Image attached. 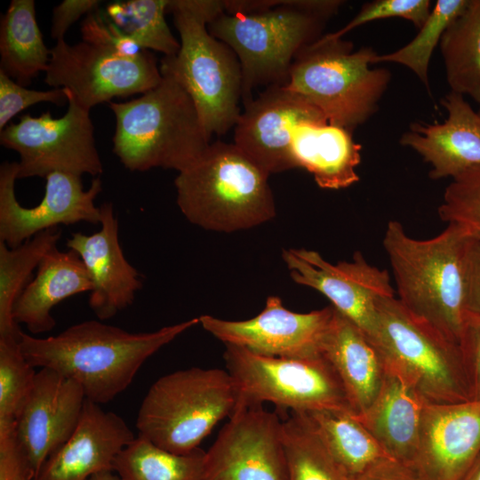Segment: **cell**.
Here are the masks:
<instances>
[{"mask_svg":"<svg viewBox=\"0 0 480 480\" xmlns=\"http://www.w3.org/2000/svg\"><path fill=\"white\" fill-rule=\"evenodd\" d=\"M92 283L80 256L73 250L57 246L41 260L36 276L17 299L13 319L25 324L32 334L52 330L56 324L52 308L74 295L91 292Z\"/></svg>","mask_w":480,"mask_h":480,"instance_id":"d4e9b609","label":"cell"},{"mask_svg":"<svg viewBox=\"0 0 480 480\" xmlns=\"http://www.w3.org/2000/svg\"><path fill=\"white\" fill-rule=\"evenodd\" d=\"M41 102L62 106L68 103V91L65 88L47 91L28 89L0 71V131L17 114Z\"/></svg>","mask_w":480,"mask_h":480,"instance_id":"74e56055","label":"cell"},{"mask_svg":"<svg viewBox=\"0 0 480 480\" xmlns=\"http://www.w3.org/2000/svg\"><path fill=\"white\" fill-rule=\"evenodd\" d=\"M320 351L338 373L355 415L362 414L374 400L385 376L387 361L380 348L333 308Z\"/></svg>","mask_w":480,"mask_h":480,"instance_id":"cb8c5ba5","label":"cell"},{"mask_svg":"<svg viewBox=\"0 0 480 480\" xmlns=\"http://www.w3.org/2000/svg\"><path fill=\"white\" fill-rule=\"evenodd\" d=\"M198 324L195 317L155 332H130L89 320L46 338L21 331L20 346L32 366L49 368L75 380L87 400L102 404L130 386L148 358Z\"/></svg>","mask_w":480,"mask_h":480,"instance_id":"6da1fadb","label":"cell"},{"mask_svg":"<svg viewBox=\"0 0 480 480\" xmlns=\"http://www.w3.org/2000/svg\"><path fill=\"white\" fill-rule=\"evenodd\" d=\"M352 49L350 42L321 36L297 54L285 85L350 133L377 111L391 76L370 68L378 56L372 48Z\"/></svg>","mask_w":480,"mask_h":480,"instance_id":"ba28073f","label":"cell"},{"mask_svg":"<svg viewBox=\"0 0 480 480\" xmlns=\"http://www.w3.org/2000/svg\"><path fill=\"white\" fill-rule=\"evenodd\" d=\"M288 480H346L316 435L306 412L283 419Z\"/></svg>","mask_w":480,"mask_h":480,"instance_id":"d6a6232c","label":"cell"},{"mask_svg":"<svg viewBox=\"0 0 480 480\" xmlns=\"http://www.w3.org/2000/svg\"><path fill=\"white\" fill-rule=\"evenodd\" d=\"M347 480H420L412 466L388 456L382 457Z\"/></svg>","mask_w":480,"mask_h":480,"instance_id":"ee69618b","label":"cell"},{"mask_svg":"<svg viewBox=\"0 0 480 480\" xmlns=\"http://www.w3.org/2000/svg\"><path fill=\"white\" fill-rule=\"evenodd\" d=\"M36 372L22 354L19 336H0V428L15 426Z\"/></svg>","mask_w":480,"mask_h":480,"instance_id":"e575fe53","label":"cell"},{"mask_svg":"<svg viewBox=\"0 0 480 480\" xmlns=\"http://www.w3.org/2000/svg\"><path fill=\"white\" fill-rule=\"evenodd\" d=\"M465 310L480 316V242L471 237L465 250Z\"/></svg>","mask_w":480,"mask_h":480,"instance_id":"7bdbcfd3","label":"cell"},{"mask_svg":"<svg viewBox=\"0 0 480 480\" xmlns=\"http://www.w3.org/2000/svg\"><path fill=\"white\" fill-rule=\"evenodd\" d=\"M160 68L154 54L144 50L124 57L108 49L82 41L65 39L51 49L44 83L68 89L87 109L117 97L142 94L159 84Z\"/></svg>","mask_w":480,"mask_h":480,"instance_id":"7c38bea8","label":"cell"},{"mask_svg":"<svg viewBox=\"0 0 480 480\" xmlns=\"http://www.w3.org/2000/svg\"><path fill=\"white\" fill-rule=\"evenodd\" d=\"M459 346L463 357L471 399L480 400V316L465 313Z\"/></svg>","mask_w":480,"mask_h":480,"instance_id":"ab89813d","label":"cell"},{"mask_svg":"<svg viewBox=\"0 0 480 480\" xmlns=\"http://www.w3.org/2000/svg\"><path fill=\"white\" fill-rule=\"evenodd\" d=\"M471 97L480 105V89L472 93ZM478 114L480 115V109Z\"/></svg>","mask_w":480,"mask_h":480,"instance_id":"7dc6e473","label":"cell"},{"mask_svg":"<svg viewBox=\"0 0 480 480\" xmlns=\"http://www.w3.org/2000/svg\"><path fill=\"white\" fill-rule=\"evenodd\" d=\"M0 480H34L28 459L15 432V426L0 428Z\"/></svg>","mask_w":480,"mask_h":480,"instance_id":"60d3db41","label":"cell"},{"mask_svg":"<svg viewBox=\"0 0 480 480\" xmlns=\"http://www.w3.org/2000/svg\"><path fill=\"white\" fill-rule=\"evenodd\" d=\"M86 397L73 380L40 368L34 386L15 421L17 438L34 474L75 430Z\"/></svg>","mask_w":480,"mask_h":480,"instance_id":"ac0fdd59","label":"cell"},{"mask_svg":"<svg viewBox=\"0 0 480 480\" xmlns=\"http://www.w3.org/2000/svg\"><path fill=\"white\" fill-rule=\"evenodd\" d=\"M442 105L448 112L444 123L412 124L400 140L431 165L435 180L480 167V115L457 92L448 93Z\"/></svg>","mask_w":480,"mask_h":480,"instance_id":"7402d4cb","label":"cell"},{"mask_svg":"<svg viewBox=\"0 0 480 480\" xmlns=\"http://www.w3.org/2000/svg\"><path fill=\"white\" fill-rule=\"evenodd\" d=\"M100 209V230L91 235L73 233L66 244L80 256L91 277L90 308L100 320H107L132 304L142 281L122 251L112 203L106 202Z\"/></svg>","mask_w":480,"mask_h":480,"instance_id":"ffe728a7","label":"cell"},{"mask_svg":"<svg viewBox=\"0 0 480 480\" xmlns=\"http://www.w3.org/2000/svg\"><path fill=\"white\" fill-rule=\"evenodd\" d=\"M228 372L238 394L237 405L268 402L289 412H354L342 382L322 352L303 357L260 355L225 344Z\"/></svg>","mask_w":480,"mask_h":480,"instance_id":"9c48e42d","label":"cell"},{"mask_svg":"<svg viewBox=\"0 0 480 480\" xmlns=\"http://www.w3.org/2000/svg\"><path fill=\"white\" fill-rule=\"evenodd\" d=\"M306 413L346 480L388 456L355 414L333 410Z\"/></svg>","mask_w":480,"mask_h":480,"instance_id":"83f0119b","label":"cell"},{"mask_svg":"<svg viewBox=\"0 0 480 480\" xmlns=\"http://www.w3.org/2000/svg\"><path fill=\"white\" fill-rule=\"evenodd\" d=\"M440 219L480 242V167L452 179L438 208Z\"/></svg>","mask_w":480,"mask_h":480,"instance_id":"d590c367","label":"cell"},{"mask_svg":"<svg viewBox=\"0 0 480 480\" xmlns=\"http://www.w3.org/2000/svg\"><path fill=\"white\" fill-rule=\"evenodd\" d=\"M283 419L262 405L236 406L205 452L204 480H288Z\"/></svg>","mask_w":480,"mask_h":480,"instance_id":"4fadbf2b","label":"cell"},{"mask_svg":"<svg viewBox=\"0 0 480 480\" xmlns=\"http://www.w3.org/2000/svg\"><path fill=\"white\" fill-rule=\"evenodd\" d=\"M204 460L200 448L178 454L138 436L117 456L114 471L121 480H204Z\"/></svg>","mask_w":480,"mask_h":480,"instance_id":"f546056e","label":"cell"},{"mask_svg":"<svg viewBox=\"0 0 480 480\" xmlns=\"http://www.w3.org/2000/svg\"><path fill=\"white\" fill-rule=\"evenodd\" d=\"M360 144L347 130L305 123L292 132L291 150L297 168L310 172L321 188L340 189L358 181Z\"/></svg>","mask_w":480,"mask_h":480,"instance_id":"484cf974","label":"cell"},{"mask_svg":"<svg viewBox=\"0 0 480 480\" xmlns=\"http://www.w3.org/2000/svg\"><path fill=\"white\" fill-rule=\"evenodd\" d=\"M238 394L227 370L192 367L168 373L148 390L138 411L141 436L169 452L186 454L218 422L230 417Z\"/></svg>","mask_w":480,"mask_h":480,"instance_id":"52a82bcc","label":"cell"},{"mask_svg":"<svg viewBox=\"0 0 480 480\" xmlns=\"http://www.w3.org/2000/svg\"><path fill=\"white\" fill-rule=\"evenodd\" d=\"M305 123L327 124L328 121L299 93L282 85L268 86L244 104L234 126V144L269 174L294 169L292 132Z\"/></svg>","mask_w":480,"mask_h":480,"instance_id":"2e32d148","label":"cell"},{"mask_svg":"<svg viewBox=\"0 0 480 480\" xmlns=\"http://www.w3.org/2000/svg\"><path fill=\"white\" fill-rule=\"evenodd\" d=\"M270 174L235 144L216 140L174 180L186 219L206 230L230 233L276 216Z\"/></svg>","mask_w":480,"mask_h":480,"instance_id":"8992f818","label":"cell"},{"mask_svg":"<svg viewBox=\"0 0 480 480\" xmlns=\"http://www.w3.org/2000/svg\"><path fill=\"white\" fill-rule=\"evenodd\" d=\"M61 236L59 228L36 234L22 244L10 248L0 241V336H19L21 330L13 319L14 304L28 284L35 268Z\"/></svg>","mask_w":480,"mask_h":480,"instance_id":"f1b7e54d","label":"cell"},{"mask_svg":"<svg viewBox=\"0 0 480 480\" xmlns=\"http://www.w3.org/2000/svg\"><path fill=\"white\" fill-rule=\"evenodd\" d=\"M428 0H378L363 6L353 20L340 30L323 36L325 39H339L353 28L376 20L399 17L412 21L419 29L430 14Z\"/></svg>","mask_w":480,"mask_h":480,"instance_id":"8d00e7d4","label":"cell"},{"mask_svg":"<svg viewBox=\"0 0 480 480\" xmlns=\"http://www.w3.org/2000/svg\"><path fill=\"white\" fill-rule=\"evenodd\" d=\"M17 162H4L0 167V241L15 248L36 234L59 225L78 222L100 224V209L95 199L102 190L99 177L84 189L81 176L54 172L45 177L42 201L31 208L23 207L15 196Z\"/></svg>","mask_w":480,"mask_h":480,"instance_id":"9a60e30c","label":"cell"},{"mask_svg":"<svg viewBox=\"0 0 480 480\" xmlns=\"http://www.w3.org/2000/svg\"><path fill=\"white\" fill-rule=\"evenodd\" d=\"M224 11L223 1L169 0L180 47L164 56L160 72L172 76L189 94L211 140L234 128L240 114L243 76L239 59L208 30V24Z\"/></svg>","mask_w":480,"mask_h":480,"instance_id":"277c9868","label":"cell"},{"mask_svg":"<svg viewBox=\"0 0 480 480\" xmlns=\"http://www.w3.org/2000/svg\"><path fill=\"white\" fill-rule=\"evenodd\" d=\"M480 454V400L427 404L412 463L420 480H460Z\"/></svg>","mask_w":480,"mask_h":480,"instance_id":"d6986e66","label":"cell"},{"mask_svg":"<svg viewBox=\"0 0 480 480\" xmlns=\"http://www.w3.org/2000/svg\"><path fill=\"white\" fill-rule=\"evenodd\" d=\"M224 11L208 24L212 36L237 55L243 76L242 102L259 86L289 81L297 54L316 41L340 1H223Z\"/></svg>","mask_w":480,"mask_h":480,"instance_id":"7a4b0ae2","label":"cell"},{"mask_svg":"<svg viewBox=\"0 0 480 480\" xmlns=\"http://www.w3.org/2000/svg\"><path fill=\"white\" fill-rule=\"evenodd\" d=\"M98 0H64L52 9L51 37L59 41L64 39L68 28L83 15L99 9Z\"/></svg>","mask_w":480,"mask_h":480,"instance_id":"b9f144b4","label":"cell"},{"mask_svg":"<svg viewBox=\"0 0 480 480\" xmlns=\"http://www.w3.org/2000/svg\"><path fill=\"white\" fill-rule=\"evenodd\" d=\"M460 480H480V454L474 460Z\"/></svg>","mask_w":480,"mask_h":480,"instance_id":"f6af8a7d","label":"cell"},{"mask_svg":"<svg viewBox=\"0 0 480 480\" xmlns=\"http://www.w3.org/2000/svg\"><path fill=\"white\" fill-rule=\"evenodd\" d=\"M67 91L68 110L62 116L54 118L50 111L26 114L1 130V145L20 156L18 179L45 178L54 172L97 178L103 172L90 109Z\"/></svg>","mask_w":480,"mask_h":480,"instance_id":"8fae6325","label":"cell"},{"mask_svg":"<svg viewBox=\"0 0 480 480\" xmlns=\"http://www.w3.org/2000/svg\"><path fill=\"white\" fill-rule=\"evenodd\" d=\"M333 313V307L308 313L287 309L277 296H269L256 316L229 321L204 315L202 327L224 344L279 357H303L320 351V343Z\"/></svg>","mask_w":480,"mask_h":480,"instance_id":"e0dca14e","label":"cell"},{"mask_svg":"<svg viewBox=\"0 0 480 480\" xmlns=\"http://www.w3.org/2000/svg\"><path fill=\"white\" fill-rule=\"evenodd\" d=\"M155 88L128 101L108 104L115 115L113 152L132 172L183 171L210 145L189 94L161 73Z\"/></svg>","mask_w":480,"mask_h":480,"instance_id":"5b68a950","label":"cell"},{"mask_svg":"<svg viewBox=\"0 0 480 480\" xmlns=\"http://www.w3.org/2000/svg\"><path fill=\"white\" fill-rule=\"evenodd\" d=\"M51 50L36 19L34 0H12L0 22V71L25 86L47 70Z\"/></svg>","mask_w":480,"mask_h":480,"instance_id":"4316f807","label":"cell"},{"mask_svg":"<svg viewBox=\"0 0 480 480\" xmlns=\"http://www.w3.org/2000/svg\"><path fill=\"white\" fill-rule=\"evenodd\" d=\"M470 236L448 224L428 239L410 236L390 220L383 247L391 265L399 302L459 344L465 317V250Z\"/></svg>","mask_w":480,"mask_h":480,"instance_id":"3957f363","label":"cell"},{"mask_svg":"<svg viewBox=\"0 0 480 480\" xmlns=\"http://www.w3.org/2000/svg\"><path fill=\"white\" fill-rule=\"evenodd\" d=\"M88 480H121L115 471L101 472L91 476Z\"/></svg>","mask_w":480,"mask_h":480,"instance_id":"bcb514c9","label":"cell"},{"mask_svg":"<svg viewBox=\"0 0 480 480\" xmlns=\"http://www.w3.org/2000/svg\"><path fill=\"white\" fill-rule=\"evenodd\" d=\"M468 0H438L417 36L396 52L378 55L375 62H396L412 69L429 92L428 69L435 47L447 28L463 12Z\"/></svg>","mask_w":480,"mask_h":480,"instance_id":"836d02e7","label":"cell"},{"mask_svg":"<svg viewBox=\"0 0 480 480\" xmlns=\"http://www.w3.org/2000/svg\"><path fill=\"white\" fill-rule=\"evenodd\" d=\"M81 36L83 41L124 57H134L144 51L108 21L100 8L85 16L81 25Z\"/></svg>","mask_w":480,"mask_h":480,"instance_id":"f35d334b","label":"cell"},{"mask_svg":"<svg viewBox=\"0 0 480 480\" xmlns=\"http://www.w3.org/2000/svg\"><path fill=\"white\" fill-rule=\"evenodd\" d=\"M427 404L412 383L387 362L378 394L356 417L388 457L412 466Z\"/></svg>","mask_w":480,"mask_h":480,"instance_id":"603a6c76","label":"cell"},{"mask_svg":"<svg viewBox=\"0 0 480 480\" xmlns=\"http://www.w3.org/2000/svg\"><path fill=\"white\" fill-rule=\"evenodd\" d=\"M375 342L428 404L471 400L459 344L409 312L395 297L378 305Z\"/></svg>","mask_w":480,"mask_h":480,"instance_id":"30bf717a","label":"cell"},{"mask_svg":"<svg viewBox=\"0 0 480 480\" xmlns=\"http://www.w3.org/2000/svg\"><path fill=\"white\" fill-rule=\"evenodd\" d=\"M134 438L119 415L86 399L75 430L45 460L35 480H88L114 471L117 456Z\"/></svg>","mask_w":480,"mask_h":480,"instance_id":"44dd1931","label":"cell"},{"mask_svg":"<svg viewBox=\"0 0 480 480\" xmlns=\"http://www.w3.org/2000/svg\"><path fill=\"white\" fill-rule=\"evenodd\" d=\"M282 257L296 284L324 294L337 311L375 341L379 302L395 297L386 269L371 265L361 252L354 253L350 261L337 264L307 249H284Z\"/></svg>","mask_w":480,"mask_h":480,"instance_id":"5bb4252c","label":"cell"},{"mask_svg":"<svg viewBox=\"0 0 480 480\" xmlns=\"http://www.w3.org/2000/svg\"><path fill=\"white\" fill-rule=\"evenodd\" d=\"M440 42L451 92L471 96L480 89V0H468Z\"/></svg>","mask_w":480,"mask_h":480,"instance_id":"4dcf8cb0","label":"cell"},{"mask_svg":"<svg viewBox=\"0 0 480 480\" xmlns=\"http://www.w3.org/2000/svg\"><path fill=\"white\" fill-rule=\"evenodd\" d=\"M169 0H128L109 3L102 11L124 36L141 49L164 56L175 55L180 47L165 20Z\"/></svg>","mask_w":480,"mask_h":480,"instance_id":"1f68e13d","label":"cell"}]
</instances>
